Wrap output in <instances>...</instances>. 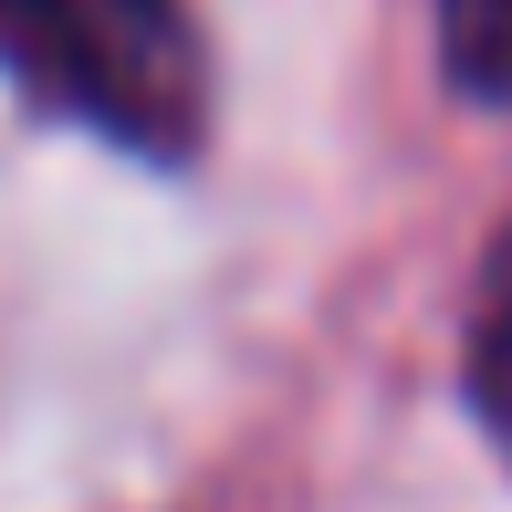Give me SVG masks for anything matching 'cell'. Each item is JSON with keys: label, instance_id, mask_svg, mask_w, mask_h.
Returning a JSON list of instances; mask_svg holds the SVG:
<instances>
[{"label": "cell", "instance_id": "obj_1", "mask_svg": "<svg viewBox=\"0 0 512 512\" xmlns=\"http://www.w3.org/2000/svg\"><path fill=\"white\" fill-rule=\"evenodd\" d=\"M0 74L147 168H189L220 115L189 0H0Z\"/></svg>", "mask_w": 512, "mask_h": 512}, {"label": "cell", "instance_id": "obj_2", "mask_svg": "<svg viewBox=\"0 0 512 512\" xmlns=\"http://www.w3.org/2000/svg\"><path fill=\"white\" fill-rule=\"evenodd\" d=\"M439 74L471 105H512V0H439Z\"/></svg>", "mask_w": 512, "mask_h": 512}, {"label": "cell", "instance_id": "obj_3", "mask_svg": "<svg viewBox=\"0 0 512 512\" xmlns=\"http://www.w3.org/2000/svg\"><path fill=\"white\" fill-rule=\"evenodd\" d=\"M471 398H481V418L512 439V230L492 241V262H481V304H471Z\"/></svg>", "mask_w": 512, "mask_h": 512}]
</instances>
